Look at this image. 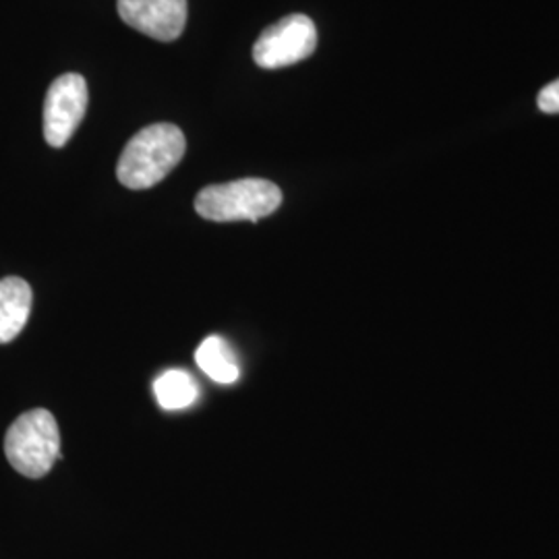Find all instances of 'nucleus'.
Returning a JSON list of instances; mask_svg holds the SVG:
<instances>
[{"instance_id": "1", "label": "nucleus", "mask_w": 559, "mask_h": 559, "mask_svg": "<svg viewBox=\"0 0 559 559\" xmlns=\"http://www.w3.org/2000/svg\"><path fill=\"white\" fill-rule=\"evenodd\" d=\"M187 141L179 127L158 122L141 129L120 154L117 177L127 189H150L166 179L182 160Z\"/></svg>"}, {"instance_id": "2", "label": "nucleus", "mask_w": 559, "mask_h": 559, "mask_svg": "<svg viewBox=\"0 0 559 559\" xmlns=\"http://www.w3.org/2000/svg\"><path fill=\"white\" fill-rule=\"evenodd\" d=\"M4 456L23 477H46L60 459V431L52 413L34 408L20 415L4 436Z\"/></svg>"}, {"instance_id": "3", "label": "nucleus", "mask_w": 559, "mask_h": 559, "mask_svg": "<svg viewBox=\"0 0 559 559\" xmlns=\"http://www.w3.org/2000/svg\"><path fill=\"white\" fill-rule=\"evenodd\" d=\"M280 203L282 191L272 180L240 179L201 189L195 210L205 221L258 222L274 214Z\"/></svg>"}, {"instance_id": "4", "label": "nucleus", "mask_w": 559, "mask_h": 559, "mask_svg": "<svg viewBox=\"0 0 559 559\" xmlns=\"http://www.w3.org/2000/svg\"><path fill=\"white\" fill-rule=\"evenodd\" d=\"M316 23L307 15L295 13L263 29V34L253 46V59L261 69H282L309 59L316 52Z\"/></svg>"}, {"instance_id": "5", "label": "nucleus", "mask_w": 559, "mask_h": 559, "mask_svg": "<svg viewBox=\"0 0 559 559\" xmlns=\"http://www.w3.org/2000/svg\"><path fill=\"white\" fill-rule=\"evenodd\" d=\"M87 102V83L80 73H67L52 81L44 102V138L48 145H67L85 117Z\"/></svg>"}, {"instance_id": "6", "label": "nucleus", "mask_w": 559, "mask_h": 559, "mask_svg": "<svg viewBox=\"0 0 559 559\" xmlns=\"http://www.w3.org/2000/svg\"><path fill=\"white\" fill-rule=\"evenodd\" d=\"M120 20L154 40L179 38L187 23V0H119Z\"/></svg>"}, {"instance_id": "7", "label": "nucleus", "mask_w": 559, "mask_h": 559, "mask_svg": "<svg viewBox=\"0 0 559 559\" xmlns=\"http://www.w3.org/2000/svg\"><path fill=\"white\" fill-rule=\"evenodd\" d=\"M34 293L17 276L0 280V344L17 338L29 320Z\"/></svg>"}, {"instance_id": "8", "label": "nucleus", "mask_w": 559, "mask_h": 559, "mask_svg": "<svg viewBox=\"0 0 559 559\" xmlns=\"http://www.w3.org/2000/svg\"><path fill=\"white\" fill-rule=\"evenodd\" d=\"M201 371L222 385H230L240 378L239 360L235 357L230 344L221 336L203 340L195 353Z\"/></svg>"}, {"instance_id": "9", "label": "nucleus", "mask_w": 559, "mask_h": 559, "mask_svg": "<svg viewBox=\"0 0 559 559\" xmlns=\"http://www.w3.org/2000/svg\"><path fill=\"white\" fill-rule=\"evenodd\" d=\"M154 394L164 411H180L191 406L198 400V383L180 369L164 371L154 383Z\"/></svg>"}, {"instance_id": "10", "label": "nucleus", "mask_w": 559, "mask_h": 559, "mask_svg": "<svg viewBox=\"0 0 559 559\" xmlns=\"http://www.w3.org/2000/svg\"><path fill=\"white\" fill-rule=\"evenodd\" d=\"M537 106L545 115H559V80L551 81L540 90Z\"/></svg>"}]
</instances>
